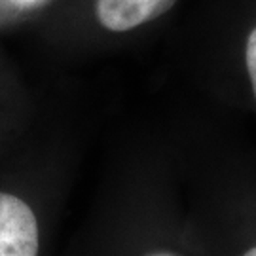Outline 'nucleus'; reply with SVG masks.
<instances>
[{
	"instance_id": "5",
	"label": "nucleus",
	"mask_w": 256,
	"mask_h": 256,
	"mask_svg": "<svg viewBox=\"0 0 256 256\" xmlns=\"http://www.w3.org/2000/svg\"><path fill=\"white\" fill-rule=\"evenodd\" d=\"M148 256H174V254H169V252H154V254H148Z\"/></svg>"
},
{
	"instance_id": "3",
	"label": "nucleus",
	"mask_w": 256,
	"mask_h": 256,
	"mask_svg": "<svg viewBox=\"0 0 256 256\" xmlns=\"http://www.w3.org/2000/svg\"><path fill=\"white\" fill-rule=\"evenodd\" d=\"M245 63H247V72L252 84V93L256 97V28L250 30L245 46Z\"/></svg>"
},
{
	"instance_id": "1",
	"label": "nucleus",
	"mask_w": 256,
	"mask_h": 256,
	"mask_svg": "<svg viewBox=\"0 0 256 256\" xmlns=\"http://www.w3.org/2000/svg\"><path fill=\"white\" fill-rule=\"evenodd\" d=\"M38 247L32 209L18 196L0 192V256H38Z\"/></svg>"
},
{
	"instance_id": "2",
	"label": "nucleus",
	"mask_w": 256,
	"mask_h": 256,
	"mask_svg": "<svg viewBox=\"0 0 256 256\" xmlns=\"http://www.w3.org/2000/svg\"><path fill=\"white\" fill-rule=\"evenodd\" d=\"M176 0H97V19L112 32H126L154 21Z\"/></svg>"
},
{
	"instance_id": "4",
	"label": "nucleus",
	"mask_w": 256,
	"mask_h": 256,
	"mask_svg": "<svg viewBox=\"0 0 256 256\" xmlns=\"http://www.w3.org/2000/svg\"><path fill=\"white\" fill-rule=\"evenodd\" d=\"M243 256H256V247H254V248H250V250H247V252H245Z\"/></svg>"
},
{
	"instance_id": "6",
	"label": "nucleus",
	"mask_w": 256,
	"mask_h": 256,
	"mask_svg": "<svg viewBox=\"0 0 256 256\" xmlns=\"http://www.w3.org/2000/svg\"><path fill=\"white\" fill-rule=\"evenodd\" d=\"M21 2H27L28 4V2H38V0H21Z\"/></svg>"
}]
</instances>
